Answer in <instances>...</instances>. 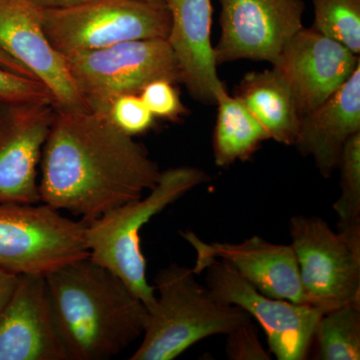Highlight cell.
Segmentation results:
<instances>
[{"mask_svg":"<svg viewBox=\"0 0 360 360\" xmlns=\"http://www.w3.org/2000/svg\"><path fill=\"white\" fill-rule=\"evenodd\" d=\"M39 167L41 203L85 224L142 198L161 174L142 144L86 106L56 105Z\"/></svg>","mask_w":360,"mask_h":360,"instance_id":"cell-1","label":"cell"},{"mask_svg":"<svg viewBox=\"0 0 360 360\" xmlns=\"http://www.w3.org/2000/svg\"><path fill=\"white\" fill-rule=\"evenodd\" d=\"M45 279L68 359H110L143 335L144 303L89 257L63 265Z\"/></svg>","mask_w":360,"mask_h":360,"instance_id":"cell-2","label":"cell"},{"mask_svg":"<svg viewBox=\"0 0 360 360\" xmlns=\"http://www.w3.org/2000/svg\"><path fill=\"white\" fill-rule=\"evenodd\" d=\"M193 269L177 264L155 278L156 302L148 309L142 341L131 360H172L195 343L225 335L250 321L245 310L217 300Z\"/></svg>","mask_w":360,"mask_h":360,"instance_id":"cell-3","label":"cell"},{"mask_svg":"<svg viewBox=\"0 0 360 360\" xmlns=\"http://www.w3.org/2000/svg\"><path fill=\"white\" fill-rule=\"evenodd\" d=\"M210 180V175L200 168H169L161 172L148 195L117 206L85 226L90 259L120 277L148 310L155 304L156 293L146 278L142 227L184 194Z\"/></svg>","mask_w":360,"mask_h":360,"instance_id":"cell-4","label":"cell"},{"mask_svg":"<svg viewBox=\"0 0 360 360\" xmlns=\"http://www.w3.org/2000/svg\"><path fill=\"white\" fill-rule=\"evenodd\" d=\"M39 16L47 39L63 56L130 40L167 39L172 23L165 2L155 0H94L39 9Z\"/></svg>","mask_w":360,"mask_h":360,"instance_id":"cell-5","label":"cell"},{"mask_svg":"<svg viewBox=\"0 0 360 360\" xmlns=\"http://www.w3.org/2000/svg\"><path fill=\"white\" fill-rule=\"evenodd\" d=\"M290 232L305 303L323 314L360 304V225L335 231L321 217L295 215Z\"/></svg>","mask_w":360,"mask_h":360,"instance_id":"cell-6","label":"cell"},{"mask_svg":"<svg viewBox=\"0 0 360 360\" xmlns=\"http://www.w3.org/2000/svg\"><path fill=\"white\" fill-rule=\"evenodd\" d=\"M65 59L85 105L104 115L116 97L139 94L155 80L182 82L174 52L165 39L130 40Z\"/></svg>","mask_w":360,"mask_h":360,"instance_id":"cell-7","label":"cell"},{"mask_svg":"<svg viewBox=\"0 0 360 360\" xmlns=\"http://www.w3.org/2000/svg\"><path fill=\"white\" fill-rule=\"evenodd\" d=\"M85 226L44 203L0 202V267L45 276L87 257Z\"/></svg>","mask_w":360,"mask_h":360,"instance_id":"cell-8","label":"cell"},{"mask_svg":"<svg viewBox=\"0 0 360 360\" xmlns=\"http://www.w3.org/2000/svg\"><path fill=\"white\" fill-rule=\"evenodd\" d=\"M203 271L206 288L217 300L245 310L260 324L269 350L277 359H307L315 328L323 314L321 309L307 303L269 297L221 260L208 262Z\"/></svg>","mask_w":360,"mask_h":360,"instance_id":"cell-9","label":"cell"},{"mask_svg":"<svg viewBox=\"0 0 360 360\" xmlns=\"http://www.w3.org/2000/svg\"><path fill=\"white\" fill-rule=\"evenodd\" d=\"M217 65L239 59L276 60L284 44L303 27V0H219Z\"/></svg>","mask_w":360,"mask_h":360,"instance_id":"cell-10","label":"cell"},{"mask_svg":"<svg viewBox=\"0 0 360 360\" xmlns=\"http://www.w3.org/2000/svg\"><path fill=\"white\" fill-rule=\"evenodd\" d=\"M56 105L0 101V202H41L39 167Z\"/></svg>","mask_w":360,"mask_h":360,"instance_id":"cell-11","label":"cell"},{"mask_svg":"<svg viewBox=\"0 0 360 360\" xmlns=\"http://www.w3.org/2000/svg\"><path fill=\"white\" fill-rule=\"evenodd\" d=\"M271 65L290 87L302 118L347 82L360 59L311 26L298 30Z\"/></svg>","mask_w":360,"mask_h":360,"instance_id":"cell-12","label":"cell"},{"mask_svg":"<svg viewBox=\"0 0 360 360\" xmlns=\"http://www.w3.org/2000/svg\"><path fill=\"white\" fill-rule=\"evenodd\" d=\"M194 251V274L206 264L221 260L264 295L277 300L305 303L295 251L290 245L272 243L255 236L243 243H206L193 231L180 232Z\"/></svg>","mask_w":360,"mask_h":360,"instance_id":"cell-13","label":"cell"},{"mask_svg":"<svg viewBox=\"0 0 360 360\" xmlns=\"http://www.w3.org/2000/svg\"><path fill=\"white\" fill-rule=\"evenodd\" d=\"M0 360H70L45 276H18L0 309Z\"/></svg>","mask_w":360,"mask_h":360,"instance_id":"cell-14","label":"cell"},{"mask_svg":"<svg viewBox=\"0 0 360 360\" xmlns=\"http://www.w3.org/2000/svg\"><path fill=\"white\" fill-rule=\"evenodd\" d=\"M0 49L46 87L56 105L86 106L65 56L45 34L39 9L26 0H0Z\"/></svg>","mask_w":360,"mask_h":360,"instance_id":"cell-15","label":"cell"},{"mask_svg":"<svg viewBox=\"0 0 360 360\" xmlns=\"http://www.w3.org/2000/svg\"><path fill=\"white\" fill-rule=\"evenodd\" d=\"M165 4L172 20L167 40L179 63L182 84L196 101L217 103L224 86L210 41L212 0H165Z\"/></svg>","mask_w":360,"mask_h":360,"instance_id":"cell-16","label":"cell"},{"mask_svg":"<svg viewBox=\"0 0 360 360\" xmlns=\"http://www.w3.org/2000/svg\"><path fill=\"white\" fill-rule=\"evenodd\" d=\"M360 132V65L321 105L300 118L295 146L310 156L319 174L333 175L345 143Z\"/></svg>","mask_w":360,"mask_h":360,"instance_id":"cell-17","label":"cell"},{"mask_svg":"<svg viewBox=\"0 0 360 360\" xmlns=\"http://www.w3.org/2000/svg\"><path fill=\"white\" fill-rule=\"evenodd\" d=\"M236 96L264 127L269 139L295 146L300 112L290 87L274 68L248 73L239 84Z\"/></svg>","mask_w":360,"mask_h":360,"instance_id":"cell-18","label":"cell"},{"mask_svg":"<svg viewBox=\"0 0 360 360\" xmlns=\"http://www.w3.org/2000/svg\"><path fill=\"white\" fill-rule=\"evenodd\" d=\"M217 118L212 137L215 165L226 167L236 161H245L269 141L264 127L236 96H231L225 89L217 96Z\"/></svg>","mask_w":360,"mask_h":360,"instance_id":"cell-19","label":"cell"},{"mask_svg":"<svg viewBox=\"0 0 360 360\" xmlns=\"http://www.w3.org/2000/svg\"><path fill=\"white\" fill-rule=\"evenodd\" d=\"M314 359H360V304H347L324 312L315 328Z\"/></svg>","mask_w":360,"mask_h":360,"instance_id":"cell-20","label":"cell"},{"mask_svg":"<svg viewBox=\"0 0 360 360\" xmlns=\"http://www.w3.org/2000/svg\"><path fill=\"white\" fill-rule=\"evenodd\" d=\"M317 32L360 53V0H312Z\"/></svg>","mask_w":360,"mask_h":360,"instance_id":"cell-21","label":"cell"},{"mask_svg":"<svg viewBox=\"0 0 360 360\" xmlns=\"http://www.w3.org/2000/svg\"><path fill=\"white\" fill-rule=\"evenodd\" d=\"M340 169V195L333 205L338 231L360 225V132L350 137L343 148Z\"/></svg>","mask_w":360,"mask_h":360,"instance_id":"cell-22","label":"cell"},{"mask_svg":"<svg viewBox=\"0 0 360 360\" xmlns=\"http://www.w3.org/2000/svg\"><path fill=\"white\" fill-rule=\"evenodd\" d=\"M106 115L118 129L130 136L148 131L155 118L139 94H134L116 97Z\"/></svg>","mask_w":360,"mask_h":360,"instance_id":"cell-23","label":"cell"},{"mask_svg":"<svg viewBox=\"0 0 360 360\" xmlns=\"http://www.w3.org/2000/svg\"><path fill=\"white\" fill-rule=\"evenodd\" d=\"M139 96L155 117L176 120L186 112L174 84L167 80L150 82L141 90Z\"/></svg>","mask_w":360,"mask_h":360,"instance_id":"cell-24","label":"cell"},{"mask_svg":"<svg viewBox=\"0 0 360 360\" xmlns=\"http://www.w3.org/2000/svg\"><path fill=\"white\" fill-rule=\"evenodd\" d=\"M225 354L231 360L271 359L259 340L257 326L251 319L227 333Z\"/></svg>","mask_w":360,"mask_h":360,"instance_id":"cell-25","label":"cell"},{"mask_svg":"<svg viewBox=\"0 0 360 360\" xmlns=\"http://www.w3.org/2000/svg\"><path fill=\"white\" fill-rule=\"evenodd\" d=\"M0 101H53L41 82L0 66Z\"/></svg>","mask_w":360,"mask_h":360,"instance_id":"cell-26","label":"cell"},{"mask_svg":"<svg viewBox=\"0 0 360 360\" xmlns=\"http://www.w3.org/2000/svg\"><path fill=\"white\" fill-rule=\"evenodd\" d=\"M18 278V274L0 267V309L13 292Z\"/></svg>","mask_w":360,"mask_h":360,"instance_id":"cell-27","label":"cell"},{"mask_svg":"<svg viewBox=\"0 0 360 360\" xmlns=\"http://www.w3.org/2000/svg\"><path fill=\"white\" fill-rule=\"evenodd\" d=\"M26 1L39 9H58L79 6L94 0H26Z\"/></svg>","mask_w":360,"mask_h":360,"instance_id":"cell-28","label":"cell"},{"mask_svg":"<svg viewBox=\"0 0 360 360\" xmlns=\"http://www.w3.org/2000/svg\"><path fill=\"white\" fill-rule=\"evenodd\" d=\"M0 66L6 68L7 70L11 71V72L18 73V75H23V77L35 79V78L28 72L26 68H23L18 61L14 60L13 58H11V56H9L6 52L2 51L1 49H0Z\"/></svg>","mask_w":360,"mask_h":360,"instance_id":"cell-29","label":"cell"},{"mask_svg":"<svg viewBox=\"0 0 360 360\" xmlns=\"http://www.w3.org/2000/svg\"><path fill=\"white\" fill-rule=\"evenodd\" d=\"M155 1H163V2H165V0H155Z\"/></svg>","mask_w":360,"mask_h":360,"instance_id":"cell-30","label":"cell"}]
</instances>
